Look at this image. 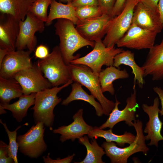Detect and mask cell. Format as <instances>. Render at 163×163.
Here are the masks:
<instances>
[{
	"instance_id": "6da1fadb",
	"label": "cell",
	"mask_w": 163,
	"mask_h": 163,
	"mask_svg": "<svg viewBox=\"0 0 163 163\" xmlns=\"http://www.w3.org/2000/svg\"><path fill=\"white\" fill-rule=\"evenodd\" d=\"M74 25L71 21L63 18L57 19L54 24L55 34L60 39L59 47L64 62L67 65L72 61L79 58L80 54L74 55L76 51L86 46L93 48L95 44V42L84 38Z\"/></svg>"
},
{
	"instance_id": "7a4b0ae2",
	"label": "cell",
	"mask_w": 163,
	"mask_h": 163,
	"mask_svg": "<svg viewBox=\"0 0 163 163\" xmlns=\"http://www.w3.org/2000/svg\"><path fill=\"white\" fill-rule=\"evenodd\" d=\"M73 82L71 79L60 87L46 88L36 93L34 106L31 108L34 110L33 118L35 124L42 122L45 126L53 130L55 117L53 110L62 101L57 94L63 88L72 84Z\"/></svg>"
},
{
	"instance_id": "3957f363",
	"label": "cell",
	"mask_w": 163,
	"mask_h": 163,
	"mask_svg": "<svg viewBox=\"0 0 163 163\" xmlns=\"http://www.w3.org/2000/svg\"><path fill=\"white\" fill-rule=\"evenodd\" d=\"M67 65L73 81L78 82L86 87L101 104L104 114L109 116L115 104L104 95L98 75L95 74L90 68L84 65L70 63Z\"/></svg>"
},
{
	"instance_id": "277c9868",
	"label": "cell",
	"mask_w": 163,
	"mask_h": 163,
	"mask_svg": "<svg viewBox=\"0 0 163 163\" xmlns=\"http://www.w3.org/2000/svg\"><path fill=\"white\" fill-rule=\"evenodd\" d=\"M133 126L136 135L133 142L123 148L117 146L113 142H104L101 147L104 149L106 156L110 159L111 163H127L128 158L133 154L138 152H142L147 155L149 149L146 144V139L143 133V123L139 120H135Z\"/></svg>"
},
{
	"instance_id": "5b68a950",
	"label": "cell",
	"mask_w": 163,
	"mask_h": 163,
	"mask_svg": "<svg viewBox=\"0 0 163 163\" xmlns=\"http://www.w3.org/2000/svg\"><path fill=\"white\" fill-rule=\"evenodd\" d=\"M36 64L52 87L63 85L71 79L59 46H55L46 57L38 60Z\"/></svg>"
},
{
	"instance_id": "8992f818",
	"label": "cell",
	"mask_w": 163,
	"mask_h": 163,
	"mask_svg": "<svg viewBox=\"0 0 163 163\" xmlns=\"http://www.w3.org/2000/svg\"><path fill=\"white\" fill-rule=\"evenodd\" d=\"M95 42V45L92 51L83 57L72 61L70 63L87 66L95 74L98 75L102 66H113L115 56L124 50L121 48H116L115 45L106 47L101 40Z\"/></svg>"
},
{
	"instance_id": "52a82bcc",
	"label": "cell",
	"mask_w": 163,
	"mask_h": 163,
	"mask_svg": "<svg viewBox=\"0 0 163 163\" xmlns=\"http://www.w3.org/2000/svg\"><path fill=\"white\" fill-rule=\"evenodd\" d=\"M44 126L43 122H38L25 133L17 137L21 153L29 158H37L46 151L47 146L43 138Z\"/></svg>"
},
{
	"instance_id": "ba28073f",
	"label": "cell",
	"mask_w": 163,
	"mask_h": 163,
	"mask_svg": "<svg viewBox=\"0 0 163 163\" xmlns=\"http://www.w3.org/2000/svg\"><path fill=\"white\" fill-rule=\"evenodd\" d=\"M139 2V0H126L121 13L112 18L102 41L106 46L115 45L128 30L132 24L134 8Z\"/></svg>"
},
{
	"instance_id": "9c48e42d",
	"label": "cell",
	"mask_w": 163,
	"mask_h": 163,
	"mask_svg": "<svg viewBox=\"0 0 163 163\" xmlns=\"http://www.w3.org/2000/svg\"><path fill=\"white\" fill-rule=\"evenodd\" d=\"M44 23L29 11L25 19L19 22V31L15 46L16 50L27 49L32 52L34 51L37 42L35 34L44 31Z\"/></svg>"
},
{
	"instance_id": "30bf717a",
	"label": "cell",
	"mask_w": 163,
	"mask_h": 163,
	"mask_svg": "<svg viewBox=\"0 0 163 163\" xmlns=\"http://www.w3.org/2000/svg\"><path fill=\"white\" fill-rule=\"evenodd\" d=\"M156 32L142 28L132 23L125 34L118 41V47L141 50L150 49L155 45Z\"/></svg>"
},
{
	"instance_id": "8fae6325",
	"label": "cell",
	"mask_w": 163,
	"mask_h": 163,
	"mask_svg": "<svg viewBox=\"0 0 163 163\" xmlns=\"http://www.w3.org/2000/svg\"><path fill=\"white\" fill-rule=\"evenodd\" d=\"M13 78L21 85L23 94L25 95L37 93L52 87L36 63L33 64L31 67L18 72Z\"/></svg>"
},
{
	"instance_id": "7c38bea8",
	"label": "cell",
	"mask_w": 163,
	"mask_h": 163,
	"mask_svg": "<svg viewBox=\"0 0 163 163\" xmlns=\"http://www.w3.org/2000/svg\"><path fill=\"white\" fill-rule=\"evenodd\" d=\"M116 102L114 108L109 115L108 118L106 121L98 128L104 129L107 128L112 129L113 126L118 123L124 121L129 126H133V122L136 120L135 113L137 108L139 105L136 100V88L133 89V93L126 100V105L122 110H119L118 106L120 103L116 97Z\"/></svg>"
},
{
	"instance_id": "4fadbf2b",
	"label": "cell",
	"mask_w": 163,
	"mask_h": 163,
	"mask_svg": "<svg viewBox=\"0 0 163 163\" xmlns=\"http://www.w3.org/2000/svg\"><path fill=\"white\" fill-rule=\"evenodd\" d=\"M113 18L103 14L99 17L80 21L75 28L84 38L95 42L101 40L106 34Z\"/></svg>"
},
{
	"instance_id": "5bb4252c",
	"label": "cell",
	"mask_w": 163,
	"mask_h": 163,
	"mask_svg": "<svg viewBox=\"0 0 163 163\" xmlns=\"http://www.w3.org/2000/svg\"><path fill=\"white\" fill-rule=\"evenodd\" d=\"M29 50H17L9 52L0 66V77L13 78L18 72L33 65Z\"/></svg>"
},
{
	"instance_id": "9a60e30c",
	"label": "cell",
	"mask_w": 163,
	"mask_h": 163,
	"mask_svg": "<svg viewBox=\"0 0 163 163\" xmlns=\"http://www.w3.org/2000/svg\"><path fill=\"white\" fill-rule=\"evenodd\" d=\"M160 102L159 97H156L154 99L152 105L149 106L145 104L142 105L143 110L149 117V120L143 131L144 133H147L145 136L146 140H150L148 145H154L157 147H158V142L163 140V136L161 133L163 123L158 116Z\"/></svg>"
},
{
	"instance_id": "2e32d148",
	"label": "cell",
	"mask_w": 163,
	"mask_h": 163,
	"mask_svg": "<svg viewBox=\"0 0 163 163\" xmlns=\"http://www.w3.org/2000/svg\"><path fill=\"white\" fill-rule=\"evenodd\" d=\"M132 23L157 34L160 33L163 28L158 12L141 2H139L134 8Z\"/></svg>"
},
{
	"instance_id": "e0dca14e",
	"label": "cell",
	"mask_w": 163,
	"mask_h": 163,
	"mask_svg": "<svg viewBox=\"0 0 163 163\" xmlns=\"http://www.w3.org/2000/svg\"><path fill=\"white\" fill-rule=\"evenodd\" d=\"M19 22L10 14L1 13L0 48L6 49L9 52L16 50Z\"/></svg>"
},
{
	"instance_id": "ac0fdd59",
	"label": "cell",
	"mask_w": 163,
	"mask_h": 163,
	"mask_svg": "<svg viewBox=\"0 0 163 163\" xmlns=\"http://www.w3.org/2000/svg\"><path fill=\"white\" fill-rule=\"evenodd\" d=\"M83 109H80L73 117V121L67 125L62 126L53 130L54 133L61 135L59 140L62 143L71 139L74 141L88 134L93 129L94 127L87 124L83 117Z\"/></svg>"
},
{
	"instance_id": "d6986e66",
	"label": "cell",
	"mask_w": 163,
	"mask_h": 163,
	"mask_svg": "<svg viewBox=\"0 0 163 163\" xmlns=\"http://www.w3.org/2000/svg\"><path fill=\"white\" fill-rule=\"evenodd\" d=\"M142 67L144 70V77L150 76L153 81L163 79V39L159 44L149 49Z\"/></svg>"
},
{
	"instance_id": "ffe728a7",
	"label": "cell",
	"mask_w": 163,
	"mask_h": 163,
	"mask_svg": "<svg viewBox=\"0 0 163 163\" xmlns=\"http://www.w3.org/2000/svg\"><path fill=\"white\" fill-rule=\"evenodd\" d=\"M121 65L128 66L132 69V73L134 75L133 90L136 88V82L139 87L142 88L145 84L144 70L142 67L139 66L136 63L134 53L129 50H124L117 54L114 58L113 66L119 68Z\"/></svg>"
},
{
	"instance_id": "44dd1931",
	"label": "cell",
	"mask_w": 163,
	"mask_h": 163,
	"mask_svg": "<svg viewBox=\"0 0 163 163\" xmlns=\"http://www.w3.org/2000/svg\"><path fill=\"white\" fill-rule=\"evenodd\" d=\"M36 0H0V11L11 15L19 21H23Z\"/></svg>"
},
{
	"instance_id": "7402d4cb",
	"label": "cell",
	"mask_w": 163,
	"mask_h": 163,
	"mask_svg": "<svg viewBox=\"0 0 163 163\" xmlns=\"http://www.w3.org/2000/svg\"><path fill=\"white\" fill-rule=\"evenodd\" d=\"M98 77L103 93L108 92L113 95L115 91L113 82L116 80L127 78L129 75L125 69L120 70L113 66L101 70Z\"/></svg>"
},
{
	"instance_id": "603a6c76",
	"label": "cell",
	"mask_w": 163,
	"mask_h": 163,
	"mask_svg": "<svg viewBox=\"0 0 163 163\" xmlns=\"http://www.w3.org/2000/svg\"><path fill=\"white\" fill-rule=\"evenodd\" d=\"M59 18L69 20L75 25L80 21L76 15L75 7L69 4H63L55 0H52L46 24L49 25L54 20Z\"/></svg>"
},
{
	"instance_id": "cb8c5ba5",
	"label": "cell",
	"mask_w": 163,
	"mask_h": 163,
	"mask_svg": "<svg viewBox=\"0 0 163 163\" xmlns=\"http://www.w3.org/2000/svg\"><path fill=\"white\" fill-rule=\"evenodd\" d=\"M82 86L77 82H74L72 84L71 91L69 96L62 101L61 104L66 106L74 101L83 100L88 102L94 107L96 114L98 116H102L104 112L101 104L96 101L93 95L88 94L83 90Z\"/></svg>"
},
{
	"instance_id": "d4e9b609",
	"label": "cell",
	"mask_w": 163,
	"mask_h": 163,
	"mask_svg": "<svg viewBox=\"0 0 163 163\" xmlns=\"http://www.w3.org/2000/svg\"><path fill=\"white\" fill-rule=\"evenodd\" d=\"M88 135L89 138H104L106 140V141L114 142H116L117 145L120 147H124L126 144H129L133 142L136 136L127 131L125 132L123 135H118L113 133L112 129L104 130L99 129L97 126L94 127L93 129Z\"/></svg>"
},
{
	"instance_id": "484cf974",
	"label": "cell",
	"mask_w": 163,
	"mask_h": 163,
	"mask_svg": "<svg viewBox=\"0 0 163 163\" xmlns=\"http://www.w3.org/2000/svg\"><path fill=\"white\" fill-rule=\"evenodd\" d=\"M36 94L34 93L28 95L23 94L19 97L18 101L12 104H0V105L4 109L10 111L13 117L20 123L27 116L29 107L34 105Z\"/></svg>"
},
{
	"instance_id": "4316f807",
	"label": "cell",
	"mask_w": 163,
	"mask_h": 163,
	"mask_svg": "<svg viewBox=\"0 0 163 163\" xmlns=\"http://www.w3.org/2000/svg\"><path fill=\"white\" fill-rule=\"evenodd\" d=\"M23 94L22 88L15 78L0 77V104H8L12 99L19 97Z\"/></svg>"
},
{
	"instance_id": "83f0119b",
	"label": "cell",
	"mask_w": 163,
	"mask_h": 163,
	"mask_svg": "<svg viewBox=\"0 0 163 163\" xmlns=\"http://www.w3.org/2000/svg\"><path fill=\"white\" fill-rule=\"evenodd\" d=\"M88 137L85 135L78 139V142L86 147L87 155L83 160L75 163H104L102 160V156L105 154L104 149L99 146L96 139L94 138L89 141Z\"/></svg>"
},
{
	"instance_id": "f1b7e54d",
	"label": "cell",
	"mask_w": 163,
	"mask_h": 163,
	"mask_svg": "<svg viewBox=\"0 0 163 163\" xmlns=\"http://www.w3.org/2000/svg\"><path fill=\"white\" fill-rule=\"evenodd\" d=\"M0 122L5 128L9 139V144L8 145V155L13 159L14 163H18L17 155L18 146L17 141V131L21 127V126L20 125L14 131H11L8 129L6 124L3 123L1 119Z\"/></svg>"
},
{
	"instance_id": "f546056e",
	"label": "cell",
	"mask_w": 163,
	"mask_h": 163,
	"mask_svg": "<svg viewBox=\"0 0 163 163\" xmlns=\"http://www.w3.org/2000/svg\"><path fill=\"white\" fill-rule=\"evenodd\" d=\"M75 8L76 15L79 21L99 17L103 14L99 5H88Z\"/></svg>"
},
{
	"instance_id": "4dcf8cb0",
	"label": "cell",
	"mask_w": 163,
	"mask_h": 163,
	"mask_svg": "<svg viewBox=\"0 0 163 163\" xmlns=\"http://www.w3.org/2000/svg\"><path fill=\"white\" fill-rule=\"evenodd\" d=\"M52 0H36L31 7L29 11L35 17L44 22L47 21L48 7Z\"/></svg>"
},
{
	"instance_id": "1f68e13d",
	"label": "cell",
	"mask_w": 163,
	"mask_h": 163,
	"mask_svg": "<svg viewBox=\"0 0 163 163\" xmlns=\"http://www.w3.org/2000/svg\"><path fill=\"white\" fill-rule=\"evenodd\" d=\"M97 0L98 5L101 8L103 14H108L111 17L112 12L116 3V0Z\"/></svg>"
},
{
	"instance_id": "d6a6232c",
	"label": "cell",
	"mask_w": 163,
	"mask_h": 163,
	"mask_svg": "<svg viewBox=\"0 0 163 163\" xmlns=\"http://www.w3.org/2000/svg\"><path fill=\"white\" fill-rule=\"evenodd\" d=\"M0 163H14L13 159L8 155V145L2 140L0 141Z\"/></svg>"
},
{
	"instance_id": "836d02e7",
	"label": "cell",
	"mask_w": 163,
	"mask_h": 163,
	"mask_svg": "<svg viewBox=\"0 0 163 163\" xmlns=\"http://www.w3.org/2000/svg\"><path fill=\"white\" fill-rule=\"evenodd\" d=\"M50 153H49L46 156L43 157V161L45 163H70L72 162L75 155L74 153L72 155H69L62 159H60L59 158L56 159H53L50 157Z\"/></svg>"
},
{
	"instance_id": "e575fe53",
	"label": "cell",
	"mask_w": 163,
	"mask_h": 163,
	"mask_svg": "<svg viewBox=\"0 0 163 163\" xmlns=\"http://www.w3.org/2000/svg\"><path fill=\"white\" fill-rule=\"evenodd\" d=\"M50 54L47 46L41 44L37 47L35 51V56L36 58L40 59L46 57Z\"/></svg>"
},
{
	"instance_id": "d590c367",
	"label": "cell",
	"mask_w": 163,
	"mask_h": 163,
	"mask_svg": "<svg viewBox=\"0 0 163 163\" xmlns=\"http://www.w3.org/2000/svg\"><path fill=\"white\" fill-rule=\"evenodd\" d=\"M69 4L75 7L88 5H98L97 0H72Z\"/></svg>"
},
{
	"instance_id": "8d00e7d4",
	"label": "cell",
	"mask_w": 163,
	"mask_h": 163,
	"mask_svg": "<svg viewBox=\"0 0 163 163\" xmlns=\"http://www.w3.org/2000/svg\"><path fill=\"white\" fill-rule=\"evenodd\" d=\"M126 0H116L111 17L113 18L119 14L123 10Z\"/></svg>"
},
{
	"instance_id": "74e56055",
	"label": "cell",
	"mask_w": 163,
	"mask_h": 163,
	"mask_svg": "<svg viewBox=\"0 0 163 163\" xmlns=\"http://www.w3.org/2000/svg\"><path fill=\"white\" fill-rule=\"evenodd\" d=\"M153 89L158 95L160 101L161 107V110H160L159 111V113L161 116H163V89L160 87L156 86L154 87Z\"/></svg>"
},
{
	"instance_id": "f35d334b",
	"label": "cell",
	"mask_w": 163,
	"mask_h": 163,
	"mask_svg": "<svg viewBox=\"0 0 163 163\" xmlns=\"http://www.w3.org/2000/svg\"><path fill=\"white\" fill-rule=\"evenodd\" d=\"M158 12V4L159 0H139Z\"/></svg>"
},
{
	"instance_id": "ab89813d",
	"label": "cell",
	"mask_w": 163,
	"mask_h": 163,
	"mask_svg": "<svg viewBox=\"0 0 163 163\" xmlns=\"http://www.w3.org/2000/svg\"><path fill=\"white\" fill-rule=\"evenodd\" d=\"M158 8L160 19L163 26V0H159Z\"/></svg>"
},
{
	"instance_id": "60d3db41",
	"label": "cell",
	"mask_w": 163,
	"mask_h": 163,
	"mask_svg": "<svg viewBox=\"0 0 163 163\" xmlns=\"http://www.w3.org/2000/svg\"><path fill=\"white\" fill-rule=\"evenodd\" d=\"M8 52L9 51L6 49L0 48V66L4 58Z\"/></svg>"
},
{
	"instance_id": "b9f144b4",
	"label": "cell",
	"mask_w": 163,
	"mask_h": 163,
	"mask_svg": "<svg viewBox=\"0 0 163 163\" xmlns=\"http://www.w3.org/2000/svg\"><path fill=\"white\" fill-rule=\"evenodd\" d=\"M3 108L0 105V114H5L6 113V112Z\"/></svg>"
},
{
	"instance_id": "7bdbcfd3",
	"label": "cell",
	"mask_w": 163,
	"mask_h": 163,
	"mask_svg": "<svg viewBox=\"0 0 163 163\" xmlns=\"http://www.w3.org/2000/svg\"><path fill=\"white\" fill-rule=\"evenodd\" d=\"M72 0H59V1L61 2L69 4L71 2Z\"/></svg>"
}]
</instances>
